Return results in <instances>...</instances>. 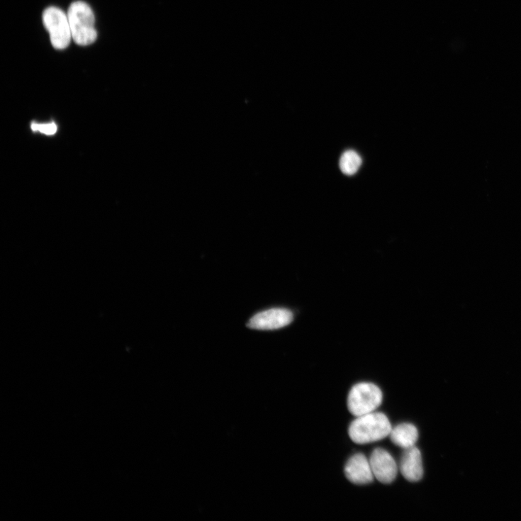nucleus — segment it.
<instances>
[{"label":"nucleus","instance_id":"f257e3e1","mask_svg":"<svg viewBox=\"0 0 521 521\" xmlns=\"http://www.w3.org/2000/svg\"><path fill=\"white\" fill-rule=\"evenodd\" d=\"M392 429L386 414L372 412L357 417L349 426V435L354 442L365 444L386 438Z\"/></svg>","mask_w":521,"mask_h":521},{"label":"nucleus","instance_id":"f03ea898","mask_svg":"<svg viewBox=\"0 0 521 521\" xmlns=\"http://www.w3.org/2000/svg\"><path fill=\"white\" fill-rule=\"evenodd\" d=\"M67 18L72 38L78 45L88 46L96 41L95 17L89 5L82 1L72 4L68 9Z\"/></svg>","mask_w":521,"mask_h":521},{"label":"nucleus","instance_id":"7ed1b4c3","mask_svg":"<svg viewBox=\"0 0 521 521\" xmlns=\"http://www.w3.org/2000/svg\"><path fill=\"white\" fill-rule=\"evenodd\" d=\"M383 394L379 387L369 382L354 386L347 397V408L359 417L374 412L381 405Z\"/></svg>","mask_w":521,"mask_h":521},{"label":"nucleus","instance_id":"20e7f679","mask_svg":"<svg viewBox=\"0 0 521 521\" xmlns=\"http://www.w3.org/2000/svg\"><path fill=\"white\" fill-rule=\"evenodd\" d=\"M43 22L50 32L54 48L60 50L67 48L71 43L72 33L68 18L64 12L55 7L48 8L43 13Z\"/></svg>","mask_w":521,"mask_h":521},{"label":"nucleus","instance_id":"39448f33","mask_svg":"<svg viewBox=\"0 0 521 521\" xmlns=\"http://www.w3.org/2000/svg\"><path fill=\"white\" fill-rule=\"evenodd\" d=\"M293 320V313L286 308H271L259 313L253 317L247 327L260 330H273L283 328Z\"/></svg>","mask_w":521,"mask_h":521},{"label":"nucleus","instance_id":"423d86ee","mask_svg":"<svg viewBox=\"0 0 521 521\" xmlns=\"http://www.w3.org/2000/svg\"><path fill=\"white\" fill-rule=\"evenodd\" d=\"M374 477L382 483H391L398 475V465L389 452L382 448L373 450L369 459Z\"/></svg>","mask_w":521,"mask_h":521},{"label":"nucleus","instance_id":"0eeeda50","mask_svg":"<svg viewBox=\"0 0 521 521\" xmlns=\"http://www.w3.org/2000/svg\"><path fill=\"white\" fill-rule=\"evenodd\" d=\"M344 471L346 478L353 483L364 485L374 481L369 460L363 454H357L350 458Z\"/></svg>","mask_w":521,"mask_h":521},{"label":"nucleus","instance_id":"6e6552de","mask_svg":"<svg viewBox=\"0 0 521 521\" xmlns=\"http://www.w3.org/2000/svg\"><path fill=\"white\" fill-rule=\"evenodd\" d=\"M403 476L410 482L420 481L424 475L422 454L415 446L405 449L400 462Z\"/></svg>","mask_w":521,"mask_h":521},{"label":"nucleus","instance_id":"1a4fd4ad","mask_svg":"<svg viewBox=\"0 0 521 521\" xmlns=\"http://www.w3.org/2000/svg\"><path fill=\"white\" fill-rule=\"evenodd\" d=\"M390 437L394 444L405 449L415 446L419 432L413 425L403 423L393 428Z\"/></svg>","mask_w":521,"mask_h":521},{"label":"nucleus","instance_id":"9d476101","mask_svg":"<svg viewBox=\"0 0 521 521\" xmlns=\"http://www.w3.org/2000/svg\"><path fill=\"white\" fill-rule=\"evenodd\" d=\"M362 164L359 155L353 150L344 152L340 159V168L347 176H353Z\"/></svg>","mask_w":521,"mask_h":521},{"label":"nucleus","instance_id":"9b49d317","mask_svg":"<svg viewBox=\"0 0 521 521\" xmlns=\"http://www.w3.org/2000/svg\"><path fill=\"white\" fill-rule=\"evenodd\" d=\"M31 129L33 131H40L47 135H53L57 132V126L53 123L49 124H38L33 123L31 124Z\"/></svg>","mask_w":521,"mask_h":521}]
</instances>
